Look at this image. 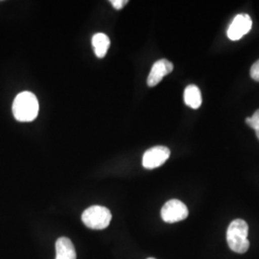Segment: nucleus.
Wrapping results in <instances>:
<instances>
[{"instance_id": "f257e3e1", "label": "nucleus", "mask_w": 259, "mask_h": 259, "mask_svg": "<svg viewBox=\"0 0 259 259\" xmlns=\"http://www.w3.org/2000/svg\"><path fill=\"white\" fill-rule=\"evenodd\" d=\"M38 101L35 94L23 92L17 95L13 104L15 118L20 122H30L36 119L38 113Z\"/></svg>"}, {"instance_id": "f03ea898", "label": "nucleus", "mask_w": 259, "mask_h": 259, "mask_svg": "<svg viewBox=\"0 0 259 259\" xmlns=\"http://www.w3.org/2000/svg\"><path fill=\"white\" fill-rule=\"evenodd\" d=\"M249 226L242 219L233 220L227 231V241L231 250L237 253H245L250 248L248 239Z\"/></svg>"}, {"instance_id": "7ed1b4c3", "label": "nucleus", "mask_w": 259, "mask_h": 259, "mask_svg": "<svg viewBox=\"0 0 259 259\" xmlns=\"http://www.w3.org/2000/svg\"><path fill=\"white\" fill-rule=\"evenodd\" d=\"M82 221L92 230H104L111 223V213L105 206L93 205L83 211Z\"/></svg>"}, {"instance_id": "20e7f679", "label": "nucleus", "mask_w": 259, "mask_h": 259, "mask_svg": "<svg viewBox=\"0 0 259 259\" xmlns=\"http://www.w3.org/2000/svg\"><path fill=\"white\" fill-rule=\"evenodd\" d=\"M160 214L164 222L173 224L186 219L188 216V208L183 202L174 199L165 203Z\"/></svg>"}, {"instance_id": "39448f33", "label": "nucleus", "mask_w": 259, "mask_h": 259, "mask_svg": "<svg viewBox=\"0 0 259 259\" xmlns=\"http://www.w3.org/2000/svg\"><path fill=\"white\" fill-rule=\"evenodd\" d=\"M170 157V150L165 146H156L147 150L142 157V165L146 169L161 166Z\"/></svg>"}, {"instance_id": "423d86ee", "label": "nucleus", "mask_w": 259, "mask_h": 259, "mask_svg": "<svg viewBox=\"0 0 259 259\" xmlns=\"http://www.w3.org/2000/svg\"><path fill=\"white\" fill-rule=\"evenodd\" d=\"M252 26V20L248 14L237 15L228 29V37L232 40H238L248 34Z\"/></svg>"}, {"instance_id": "0eeeda50", "label": "nucleus", "mask_w": 259, "mask_h": 259, "mask_svg": "<svg viewBox=\"0 0 259 259\" xmlns=\"http://www.w3.org/2000/svg\"><path fill=\"white\" fill-rule=\"evenodd\" d=\"M174 65L169 62L166 59H161L156 62L150 73H149L148 79H147V84L149 87H155L157 83H160V81L173 71Z\"/></svg>"}, {"instance_id": "6e6552de", "label": "nucleus", "mask_w": 259, "mask_h": 259, "mask_svg": "<svg viewBox=\"0 0 259 259\" xmlns=\"http://www.w3.org/2000/svg\"><path fill=\"white\" fill-rule=\"evenodd\" d=\"M56 259H76L74 245L70 239L61 237L56 242Z\"/></svg>"}, {"instance_id": "1a4fd4ad", "label": "nucleus", "mask_w": 259, "mask_h": 259, "mask_svg": "<svg viewBox=\"0 0 259 259\" xmlns=\"http://www.w3.org/2000/svg\"><path fill=\"white\" fill-rule=\"evenodd\" d=\"M184 98L185 104L194 110L199 109L202 105V94L200 89L195 84H190L185 89Z\"/></svg>"}, {"instance_id": "9d476101", "label": "nucleus", "mask_w": 259, "mask_h": 259, "mask_svg": "<svg viewBox=\"0 0 259 259\" xmlns=\"http://www.w3.org/2000/svg\"><path fill=\"white\" fill-rule=\"evenodd\" d=\"M111 45L109 37L103 33L95 34L93 37V47L94 53L98 58H104Z\"/></svg>"}, {"instance_id": "9b49d317", "label": "nucleus", "mask_w": 259, "mask_h": 259, "mask_svg": "<svg viewBox=\"0 0 259 259\" xmlns=\"http://www.w3.org/2000/svg\"><path fill=\"white\" fill-rule=\"evenodd\" d=\"M246 123L250 126V128L255 131L256 137L259 139V110L255 111L251 117H248L246 119Z\"/></svg>"}, {"instance_id": "f8f14e48", "label": "nucleus", "mask_w": 259, "mask_h": 259, "mask_svg": "<svg viewBox=\"0 0 259 259\" xmlns=\"http://www.w3.org/2000/svg\"><path fill=\"white\" fill-rule=\"evenodd\" d=\"M250 77L254 81L259 82V60L251 65V67H250Z\"/></svg>"}, {"instance_id": "ddd939ff", "label": "nucleus", "mask_w": 259, "mask_h": 259, "mask_svg": "<svg viewBox=\"0 0 259 259\" xmlns=\"http://www.w3.org/2000/svg\"><path fill=\"white\" fill-rule=\"evenodd\" d=\"M111 3L114 9L121 10L128 3V1L127 0H111Z\"/></svg>"}, {"instance_id": "4468645a", "label": "nucleus", "mask_w": 259, "mask_h": 259, "mask_svg": "<svg viewBox=\"0 0 259 259\" xmlns=\"http://www.w3.org/2000/svg\"><path fill=\"white\" fill-rule=\"evenodd\" d=\"M147 259H156V258H153V257H149V258Z\"/></svg>"}]
</instances>
